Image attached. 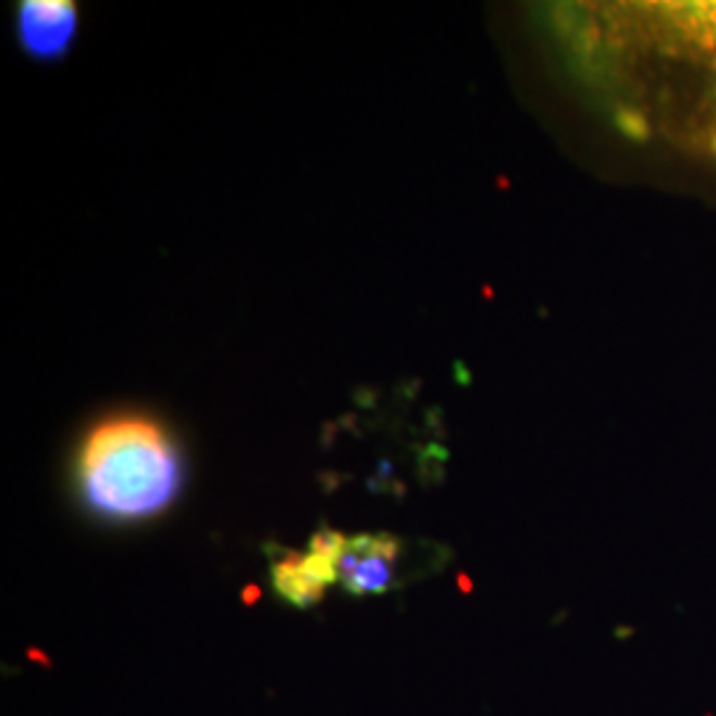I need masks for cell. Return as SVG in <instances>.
<instances>
[{
	"mask_svg": "<svg viewBox=\"0 0 716 716\" xmlns=\"http://www.w3.org/2000/svg\"><path fill=\"white\" fill-rule=\"evenodd\" d=\"M181 454L160 422L114 417L90 430L77 457V485L96 515L120 523L147 520L181 491Z\"/></svg>",
	"mask_w": 716,
	"mask_h": 716,
	"instance_id": "1",
	"label": "cell"
},
{
	"mask_svg": "<svg viewBox=\"0 0 716 716\" xmlns=\"http://www.w3.org/2000/svg\"><path fill=\"white\" fill-rule=\"evenodd\" d=\"M348 536L321 528L306 552H287L271 566V584L279 600L293 608H313L332 584H337V560Z\"/></svg>",
	"mask_w": 716,
	"mask_h": 716,
	"instance_id": "2",
	"label": "cell"
},
{
	"mask_svg": "<svg viewBox=\"0 0 716 716\" xmlns=\"http://www.w3.org/2000/svg\"><path fill=\"white\" fill-rule=\"evenodd\" d=\"M400 542L393 533L348 536L337 560V584L356 597L382 594L396 581Z\"/></svg>",
	"mask_w": 716,
	"mask_h": 716,
	"instance_id": "3",
	"label": "cell"
},
{
	"mask_svg": "<svg viewBox=\"0 0 716 716\" xmlns=\"http://www.w3.org/2000/svg\"><path fill=\"white\" fill-rule=\"evenodd\" d=\"M20 42L33 59L53 62L70 51L77 35V9L70 0H24L16 16Z\"/></svg>",
	"mask_w": 716,
	"mask_h": 716,
	"instance_id": "4",
	"label": "cell"
}]
</instances>
